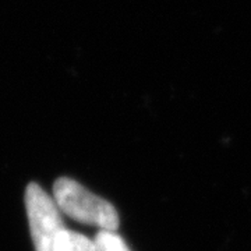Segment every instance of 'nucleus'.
Masks as SVG:
<instances>
[{"label":"nucleus","instance_id":"1","mask_svg":"<svg viewBox=\"0 0 251 251\" xmlns=\"http://www.w3.org/2000/svg\"><path fill=\"white\" fill-rule=\"evenodd\" d=\"M53 200L63 214L77 222L97 226L100 230H116L119 227L116 208L70 177L56 180Z\"/></svg>","mask_w":251,"mask_h":251},{"label":"nucleus","instance_id":"2","mask_svg":"<svg viewBox=\"0 0 251 251\" xmlns=\"http://www.w3.org/2000/svg\"><path fill=\"white\" fill-rule=\"evenodd\" d=\"M24 200L35 251H54L56 240L64 230L60 209L36 183L28 184Z\"/></svg>","mask_w":251,"mask_h":251},{"label":"nucleus","instance_id":"3","mask_svg":"<svg viewBox=\"0 0 251 251\" xmlns=\"http://www.w3.org/2000/svg\"><path fill=\"white\" fill-rule=\"evenodd\" d=\"M54 251H94V246L87 236L64 229L56 240Z\"/></svg>","mask_w":251,"mask_h":251},{"label":"nucleus","instance_id":"4","mask_svg":"<svg viewBox=\"0 0 251 251\" xmlns=\"http://www.w3.org/2000/svg\"><path fill=\"white\" fill-rule=\"evenodd\" d=\"M94 251H130L125 240L115 230H100L92 240Z\"/></svg>","mask_w":251,"mask_h":251}]
</instances>
